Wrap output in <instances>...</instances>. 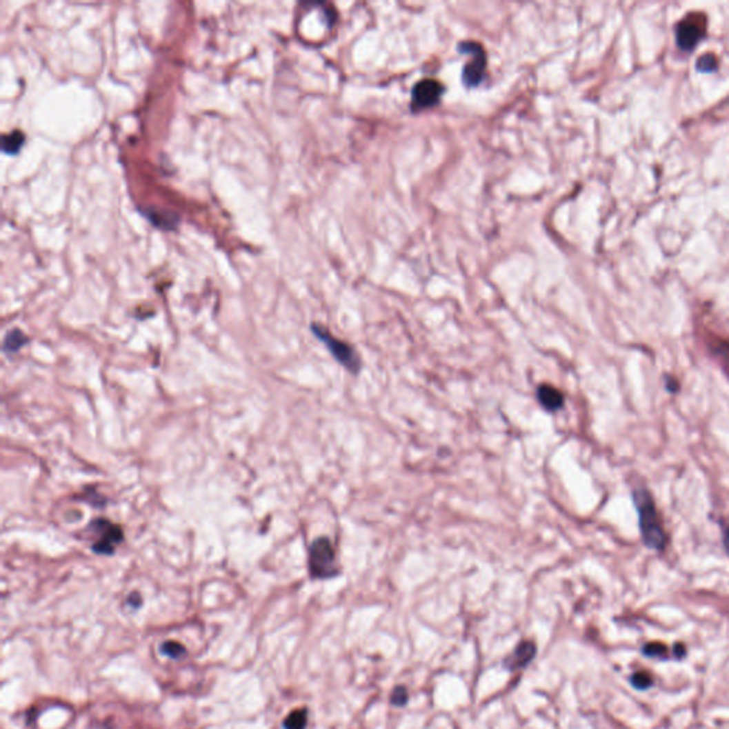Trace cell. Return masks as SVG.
<instances>
[{
  "instance_id": "obj_1",
  "label": "cell",
  "mask_w": 729,
  "mask_h": 729,
  "mask_svg": "<svg viewBox=\"0 0 729 729\" xmlns=\"http://www.w3.org/2000/svg\"><path fill=\"white\" fill-rule=\"evenodd\" d=\"M632 501L638 513L639 532H641L644 544L655 551L664 550L667 537L661 526L651 493L647 489H635L632 493Z\"/></svg>"
},
{
  "instance_id": "obj_5",
  "label": "cell",
  "mask_w": 729,
  "mask_h": 729,
  "mask_svg": "<svg viewBox=\"0 0 729 729\" xmlns=\"http://www.w3.org/2000/svg\"><path fill=\"white\" fill-rule=\"evenodd\" d=\"M445 93V86L436 79H423L413 86L410 108L413 113L432 108L439 104Z\"/></svg>"
},
{
  "instance_id": "obj_17",
  "label": "cell",
  "mask_w": 729,
  "mask_h": 729,
  "mask_svg": "<svg viewBox=\"0 0 729 729\" xmlns=\"http://www.w3.org/2000/svg\"><path fill=\"white\" fill-rule=\"evenodd\" d=\"M392 702L397 706H402L408 702V692L403 687H397L392 694Z\"/></svg>"
},
{
  "instance_id": "obj_9",
  "label": "cell",
  "mask_w": 729,
  "mask_h": 729,
  "mask_svg": "<svg viewBox=\"0 0 729 729\" xmlns=\"http://www.w3.org/2000/svg\"><path fill=\"white\" fill-rule=\"evenodd\" d=\"M536 655V646L533 643L530 641H524L521 643L520 646H517V648L515 650L509 664H510V668L516 670V668H524L526 666H528L530 662H532V659L535 658Z\"/></svg>"
},
{
  "instance_id": "obj_2",
  "label": "cell",
  "mask_w": 729,
  "mask_h": 729,
  "mask_svg": "<svg viewBox=\"0 0 729 729\" xmlns=\"http://www.w3.org/2000/svg\"><path fill=\"white\" fill-rule=\"evenodd\" d=\"M309 571L314 579H330L338 574L335 548L328 539H317L309 548Z\"/></svg>"
},
{
  "instance_id": "obj_3",
  "label": "cell",
  "mask_w": 729,
  "mask_h": 729,
  "mask_svg": "<svg viewBox=\"0 0 729 729\" xmlns=\"http://www.w3.org/2000/svg\"><path fill=\"white\" fill-rule=\"evenodd\" d=\"M312 332L317 335L318 339H321L328 346L329 352L332 353L334 358L342 366H345L352 373H358V370L361 369V359H359L358 353L355 352V349H353L350 345H348L346 342L335 338L332 334H329L328 329L317 323L312 325Z\"/></svg>"
},
{
  "instance_id": "obj_18",
  "label": "cell",
  "mask_w": 729,
  "mask_h": 729,
  "mask_svg": "<svg viewBox=\"0 0 729 729\" xmlns=\"http://www.w3.org/2000/svg\"><path fill=\"white\" fill-rule=\"evenodd\" d=\"M723 546H725V550H726V553L729 556V527L725 530V533H723Z\"/></svg>"
},
{
  "instance_id": "obj_4",
  "label": "cell",
  "mask_w": 729,
  "mask_h": 729,
  "mask_svg": "<svg viewBox=\"0 0 729 729\" xmlns=\"http://www.w3.org/2000/svg\"><path fill=\"white\" fill-rule=\"evenodd\" d=\"M459 52L469 53L470 60L465 64L461 79L468 87L479 86L486 76V66H488V57L486 50L480 43L476 41H463L459 44Z\"/></svg>"
},
{
  "instance_id": "obj_12",
  "label": "cell",
  "mask_w": 729,
  "mask_h": 729,
  "mask_svg": "<svg viewBox=\"0 0 729 729\" xmlns=\"http://www.w3.org/2000/svg\"><path fill=\"white\" fill-rule=\"evenodd\" d=\"M306 726V711L297 710L288 715L283 722L285 729H305Z\"/></svg>"
},
{
  "instance_id": "obj_10",
  "label": "cell",
  "mask_w": 729,
  "mask_h": 729,
  "mask_svg": "<svg viewBox=\"0 0 729 729\" xmlns=\"http://www.w3.org/2000/svg\"><path fill=\"white\" fill-rule=\"evenodd\" d=\"M25 143V134H21L19 130H14L9 134H5L2 139V147L3 151L8 154H16L20 147Z\"/></svg>"
},
{
  "instance_id": "obj_13",
  "label": "cell",
  "mask_w": 729,
  "mask_h": 729,
  "mask_svg": "<svg viewBox=\"0 0 729 729\" xmlns=\"http://www.w3.org/2000/svg\"><path fill=\"white\" fill-rule=\"evenodd\" d=\"M718 66V60L714 54H703L699 57L697 68L699 72H714Z\"/></svg>"
},
{
  "instance_id": "obj_20",
  "label": "cell",
  "mask_w": 729,
  "mask_h": 729,
  "mask_svg": "<svg viewBox=\"0 0 729 729\" xmlns=\"http://www.w3.org/2000/svg\"><path fill=\"white\" fill-rule=\"evenodd\" d=\"M682 654H683V651H682V647H681V646H678V647H677V657H678V658H681V657H682Z\"/></svg>"
},
{
  "instance_id": "obj_8",
  "label": "cell",
  "mask_w": 729,
  "mask_h": 729,
  "mask_svg": "<svg viewBox=\"0 0 729 729\" xmlns=\"http://www.w3.org/2000/svg\"><path fill=\"white\" fill-rule=\"evenodd\" d=\"M537 399L547 412H557L564 405L563 393L550 385H541L537 389Z\"/></svg>"
},
{
  "instance_id": "obj_6",
  "label": "cell",
  "mask_w": 729,
  "mask_h": 729,
  "mask_svg": "<svg viewBox=\"0 0 729 729\" xmlns=\"http://www.w3.org/2000/svg\"><path fill=\"white\" fill-rule=\"evenodd\" d=\"M90 527L100 536L93 550L97 555H113L116 547L123 541L124 536L121 528L106 519L94 520Z\"/></svg>"
},
{
  "instance_id": "obj_19",
  "label": "cell",
  "mask_w": 729,
  "mask_h": 729,
  "mask_svg": "<svg viewBox=\"0 0 729 729\" xmlns=\"http://www.w3.org/2000/svg\"><path fill=\"white\" fill-rule=\"evenodd\" d=\"M678 388H677V383L675 381H668V390L670 392H675Z\"/></svg>"
},
{
  "instance_id": "obj_15",
  "label": "cell",
  "mask_w": 729,
  "mask_h": 729,
  "mask_svg": "<svg viewBox=\"0 0 729 729\" xmlns=\"http://www.w3.org/2000/svg\"><path fill=\"white\" fill-rule=\"evenodd\" d=\"M631 682H632V686L635 688H638V690H646V688L651 687V678H650V675H647L644 672H637L635 675H632Z\"/></svg>"
},
{
  "instance_id": "obj_14",
  "label": "cell",
  "mask_w": 729,
  "mask_h": 729,
  "mask_svg": "<svg viewBox=\"0 0 729 729\" xmlns=\"http://www.w3.org/2000/svg\"><path fill=\"white\" fill-rule=\"evenodd\" d=\"M161 652L171 658H180L184 654V647L175 641H167L161 646Z\"/></svg>"
},
{
  "instance_id": "obj_11",
  "label": "cell",
  "mask_w": 729,
  "mask_h": 729,
  "mask_svg": "<svg viewBox=\"0 0 729 729\" xmlns=\"http://www.w3.org/2000/svg\"><path fill=\"white\" fill-rule=\"evenodd\" d=\"M28 337L21 332V330L19 329H14L12 330V332L8 334L6 339H5V350L6 352H16L19 350L21 346H23L25 343H28Z\"/></svg>"
},
{
  "instance_id": "obj_16",
  "label": "cell",
  "mask_w": 729,
  "mask_h": 729,
  "mask_svg": "<svg viewBox=\"0 0 729 729\" xmlns=\"http://www.w3.org/2000/svg\"><path fill=\"white\" fill-rule=\"evenodd\" d=\"M666 652H667V648L661 644H648L644 647V654L648 655V657H655V658H661V657H666Z\"/></svg>"
},
{
  "instance_id": "obj_7",
  "label": "cell",
  "mask_w": 729,
  "mask_h": 729,
  "mask_svg": "<svg viewBox=\"0 0 729 729\" xmlns=\"http://www.w3.org/2000/svg\"><path fill=\"white\" fill-rule=\"evenodd\" d=\"M705 19L702 14H691L679 21L677 28V41L683 50H692L695 44L703 37Z\"/></svg>"
}]
</instances>
